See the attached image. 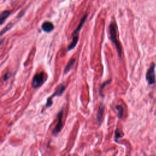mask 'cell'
<instances>
[{"label": "cell", "mask_w": 156, "mask_h": 156, "mask_svg": "<svg viewBox=\"0 0 156 156\" xmlns=\"http://www.w3.org/2000/svg\"><path fill=\"white\" fill-rule=\"evenodd\" d=\"M112 79L107 80V81H105V82H104V83H103V84H102L100 86V88H99V94H100V95L101 96H103V94H102V91H103V90L104 89V88L105 87V86L107 85L108 84H109V83H110V82H112Z\"/></svg>", "instance_id": "cell-11"}, {"label": "cell", "mask_w": 156, "mask_h": 156, "mask_svg": "<svg viewBox=\"0 0 156 156\" xmlns=\"http://www.w3.org/2000/svg\"><path fill=\"white\" fill-rule=\"evenodd\" d=\"M11 12L9 10H5L1 13V16H0V24L2 25L5 21L6 18L10 15Z\"/></svg>", "instance_id": "cell-9"}, {"label": "cell", "mask_w": 156, "mask_h": 156, "mask_svg": "<svg viewBox=\"0 0 156 156\" xmlns=\"http://www.w3.org/2000/svg\"><path fill=\"white\" fill-rule=\"evenodd\" d=\"M13 26V23H9V24H7V26H6V27H5L4 28H3V29L1 30V35L2 36V35H3L4 34L5 32H6L7 31H8L9 30H10V29Z\"/></svg>", "instance_id": "cell-12"}, {"label": "cell", "mask_w": 156, "mask_h": 156, "mask_svg": "<svg viewBox=\"0 0 156 156\" xmlns=\"http://www.w3.org/2000/svg\"><path fill=\"white\" fill-rule=\"evenodd\" d=\"M155 68L156 65L154 63H152L150 68L148 69V72L146 73V78L147 81L149 85H153L156 83V73H155Z\"/></svg>", "instance_id": "cell-5"}, {"label": "cell", "mask_w": 156, "mask_h": 156, "mask_svg": "<svg viewBox=\"0 0 156 156\" xmlns=\"http://www.w3.org/2000/svg\"><path fill=\"white\" fill-rule=\"evenodd\" d=\"M109 34H110V40H112L113 43L115 45V47L116 48L119 57H121L122 55V48L120 45V42L117 39V34H116V25L114 23L112 22L110 23V25L109 27Z\"/></svg>", "instance_id": "cell-1"}, {"label": "cell", "mask_w": 156, "mask_h": 156, "mask_svg": "<svg viewBox=\"0 0 156 156\" xmlns=\"http://www.w3.org/2000/svg\"><path fill=\"white\" fill-rule=\"evenodd\" d=\"M45 82V73L40 72L35 74L32 81V87L33 88H39Z\"/></svg>", "instance_id": "cell-3"}, {"label": "cell", "mask_w": 156, "mask_h": 156, "mask_svg": "<svg viewBox=\"0 0 156 156\" xmlns=\"http://www.w3.org/2000/svg\"><path fill=\"white\" fill-rule=\"evenodd\" d=\"M87 17V15H85L81 18L79 24H78L76 29L74 31V32H73V34H72V43L70 44L69 46H68V51H71V50H72L73 49H74V48L76 47V46L77 45V43H78L79 40V34L80 31H81L82 27L83 26L85 21Z\"/></svg>", "instance_id": "cell-2"}, {"label": "cell", "mask_w": 156, "mask_h": 156, "mask_svg": "<svg viewBox=\"0 0 156 156\" xmlns=\"http://www.w3.org/2000/svg\"><path fill=\"white\" fill-rule=\"evenodd\" d=\"M10 76H11V74L10 73H6V74L4 75V81H7V80L10 78Z\"/></svg>", "instance_id": "cell-15"}, {"label": "cell", "mask_w": 156, "mask_h": 156, "mask_svg": "<svg viewBox=\"0 0 156 156\" xmlns=\"http://www.w3.org/2000/svg\"><path fill=\"white\" fill-rule=\"evenodd\" d=\"M65 90V87L63 84H61L55 90L54 93H53L52 96L50 97V98H48L47 101H46V105H45V108H48L50 107L51 105H52V99L53 98L56 96H60L62 95L63 93V92Z\"/></svg>", "instance_id": "cell-4"}, {"label": "cell", "mask_w": 156, "mask_h": 156, "mask_svg": "<svg viewBox=\"0 0 156 156\" xmlns=\"http://www.w3.org/2000/svg\"><path fill=\"white\" fill-rule=\"evenodd\" d=\"M54 24L51 22L48 21L43 23L42 25V30L44 32L47 33L52 31L54 29Z\"/></svg>", "instance_id": "cell-7"}, {"label": "cell", "mask_w": 156, "mask_h": 156, "mask_svg": "<svg viewBox=\"0 0 156 156\" xmlns=\"http://www.w3.org/2000/svg\"><path fill=\"white\" fill-rule=\"evenodd\" d=\"M76 62V59L74 58H72L70 60L69 62H68V63H67V65H66L64 71H63V72H64L65 74L67 73L70 70V69L72 68V66L74 65V62Z\"/></svg>", "instance_id": "cell-10"}, {"label": "cell", "mask_w": 156, "mask_h": 156, "mask_svg": "<svg viewBox=\"0 0 156 156\" xmlns=\"http://www.w3.org/2000/svg\"><path fill=\"white\" fill-rule=\"evenodd\" d=\"M121 135H120V132H119L118 129H116V131H115V138H121Z\"/></svg>", "instance_id": "cell-14"}, {"label": "cell", "mask_w": 156, "mask_h": 156, "mask_svg": "<svg viewBox=\"0 0 156 156\" xmlns=\"http://www.w3.org/2000/svg\"><path fill=\"white\" fill-rule=\"evenodd\" d=\"M57 117H58V122H57V124L56 126V127H55V128L52 131V134L53 135L57 134L59 132H60V131L62 129V127H63V125H62L63 110L62 109L59 112L58 115H57Z\"/></svg>", "instance_id": "cell-6"}, {"label": "cell", "mask_w": 156, "mask_h": 156, "mask_svg": "<svg viewBox=\"0 0 156 156\" xmlns=\"http://www.w3.org/2000/svg\"><path fill=\"white\" fill-rule=\"evenodd\" d=\"M116 109H117L118 112V118H121L123 116V107L121 105H116Z\"/></svg>", "instance_id": "cell-13"}, {"label": "cell", "mask_w": 156, "mask_h": 156, "mask_svg": "<svg viewBox=\"0 0 156 156\" xmlns=\"http://www.w3.org/2000/svg\"><path fill=\"white\" fill-rule=\"evenodd\" d=\"M104 109H105L104 104H103V103H101V104L99 105V109H98V114H97V120H98V121H99V122H100L102 118H103Z\"/></svg>", "instance_id": "cell-8"}]
</instances>
